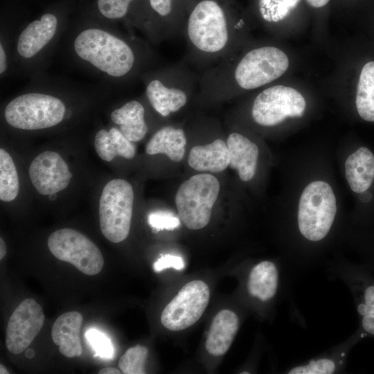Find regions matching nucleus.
<instances>
[{
    "label": "nucleus",
    "mask_w": 374,
    "mask_h": 374,
    "mask_svg": "<svg viewBox=\"0 0 374 374\" xmlns=\"http://www.w3.org/2000/svg\"><path fill=\"white\" fill-rule=\"evenodd\" d=\"M71 46L78 61L109 80L125 79L138 66L139 53L134 44L101 25H85L76 30Z\"/></svg>",
    "instance_id": "obj_1"
},
{
    "label": "nucleus",
    "mask_w": 374,
    "mask_h": 374,
    "mask_svg": "<svg viewBox=\"0 0 374 374\" xmlns=\"http://www.w3.org/2000/svg\"><path fill=\"white\" fill-rule=\"evenodd\" d=\"M337 212L331 186L321 180L312 181L303 189L296 215V232L303 244H323L333 229Z\"/></svg>",
    "instance_id": "obj_2"
},
{
    "label": "nucleus",
    "mask_w": 374,
    "mask_h": 374,
    "mask_svg": "<svg viewBox=\"0 0 374 374\" xmlns=\"http://www.w3.org/2000/svg\"><path fill=\"white\" fill-rule=\"evenodd\" d=\"M186 30L197 52L211 56L225 53L231 37L226 6L222 0H198L188 15Z\"/></svg>",
    "instance_id": "obj_3"
},
{
    "label": "nucleus",
    "mask_w": 374,
    "mask_h": 374,
    "mask_svg": "<svg viewBox=\"0 0 374 374\" xmlns=\"http://www.w3.org/2000/svg\"><path fill=\"white\" fill-rule=\"evenodd\" d=\"M64 101L53 94L42 91L26 92L15 97L6 106L7 123L22 130H39L53 127L65 118Z\"/></svg>",
    "instance_id": "obj_4"
},
{
    "label": "nucleus",
    "mask_w": 374,
    "mask_h": 374,
    "mask_svg": "<svg viewBox=\"0 0 374 374\" xmlns=\"http://www.w3.org/2000/svg\"><path fill=\"white\" fill-rule=\"evenodd\" d=\"M220 190L217 179L207 173L192 176L181 184L175 201L179 218L188 229L198 230L208 224Z\"/></svg>",
    "instance_id": "obj_5"
},
{
    "label": "nucleus",
    "mask_w": 374,
    "mask_h": 374,
    "mask_svg": "<svg viewBox=\"0 0 374 374\" xmlns=\"http://www.w3.org/2000/svg\"><path fill=\"white\" fill-rule=\"evenodd\" d=\"M134 192L127 181L116 179L105 186L99 201L100 230L110 242L118 243L129 235Z\"/></svg>",
    "instance_id": "obj_6"
},
{
    "label": "nucleus",
    "mask_w": 374,
    "mask_h": 374,
    "mask_svg": "<svg viewBox=\"0 0 374 374\" xmlns=\"http://www.w3.org/2000/svg\"><path fill=\"white\" fill-rule=\"evenodd\" d=\"M289 66L286 54L275 46H262L247 52L236 64L233 78L244 90L257 89L283 75Z\"/></svg>",
    "instance_id": "obj_7"
},
{
    "label": "nucleus",
    "mask_w": 374,
    "mask_h": 374,
    "mask_svg": "<svg viewBox=\"0 0 374 374\" xmlns=\"http://www.w3.org/2000/svg\"><path fill=\"white\" fill-rule=\"evenodd\" d=\"M51 253L88 276L99 274L104 259L97 246L80 232L69 228L53 232L47 241Z\"/></svg>",
    "instance_id": "obj_8"
},
{
    "label": "nucleus",
    "mask_w": 374,
    "mask_h": 374,
    "mask_svg": "<svg viewBox=\"0 0 374 374\" xmlns=\"http://www.w3.org/2000/svg\"><path fill=\"white\" fill-rule=\"evenodd\" d=\"M306 102L296 89L283 85L268 87L258 94L252 108L253 121L262 126H274L287 118H301Z\"/></svg>",
    "instance_id": "obj_9"
},
{
    "label": "nucleus",
    "mask_w": 374,
    "mask_h": 374,
    "mask_svg": "<svg viewBox=\"0 0 374 374\" xmlns=\"http://www.w3.org/2000/svg\"><path fill=\"white\" fill-rule=\"evenodd\" d=\"M209 296V288L204 281L195 280L185 284L162 311V325L171 331L191 326L203 314Z\"/></svg>",
    "instance_id": "obj_10"
},
{
    "label": "nucleus",
    "mask_w": 374,
    "mask_h": 374,
    "mask_svg": "<svg viewBox=\"0 0 374 374\" xmlns=\"http://www.w3.org/2000/svg\"><path fill=\"white\" fill-rule=\"evenodd\" d=\"M44 319L42 308L35 300H23L8 320L6 337L8 351L18 355L26 350L40 332Z\"/></svg>",
    "instance_id": "obj_11"
},
{
    "label": "nucleus",
    "mask_w": 374,
    "mask_h": 374,
    "mask_svg": "<svg viewBox=\"0 0 374 374\" xmlns=\"http://www.w3.org/2000/svg\"><path fill=\"white\" fill-rule=\"evenodd\" d=\"M326 266L330 276L347 285L355 296L363 334L374 336V283L362 281L355 266L343 258L334 259Z\"/></svg>",
    "instance_id": "obj_12"
},
{
    "label": "nucleus",
    "mask_w": 374,
    "mask_h": 374,
    "mask_svg": "<svg viewBox=\"0 0 374 374\" xmlns=\"http://www.w3.org/2000/svg\"><path fill=\"white\" fill-rule=\"evenodd\" d=\"M59 17L46 12L26 25L19 33L15 45L18 60L31 62L40 57L57 39L60 33Z\"/></svg>",
    "instance_id": "obj_13"
},
{
    "label": "nucleus",
    "mask_w": 374,
    "mask_h": 374,
    "mask_svg": "<svg viewBox=\"0 0 374 374\" xmlns=\"http://www.w3.org/2000/svg\"><path fill=\"white\" fill-rule=\"evenodd\" d=\"M29 176L39 193L49 195L66 188L70 183L72 174L59 154L45 151L31 162Z\"/></svg>",
    "instance_id": "obj_14"
},
{
    "label": "nucleus",
    "mask_w": 374,
    "mask_h": 374,
    "mask_svg": "<svg viewBox=\"0 0 374 374\" xmlns=\"http://www.w3.org/2000/svg\"><path fill=\"white\" fill-rule=\"evenodd\" d=\"M282 266L270 260H263L253 265L248 273L246 282L249 296L262 304L275 301L282 290L283 277H294L296 275L293 272L283 274L284 271L294 269L291 267L282 269Z\"/></svg>",
    "instance_id": "obj_15"
},
{
    "label": "nucleus",
    "mask_w": 374,
    "mask_h": 374,
    "mask_svg": "<svg viewBox=\"0 0 374 374\" xmlns=\"http://www.w3.org/2000/svg\"><path fill=\"white\" fill-rule=\"evenodd\" d=\"M354 338L328 349L321 354L288 367L287 374H334L343 373Z\"/></svg>",
    "instance_id": "obj_16"
},
{
    "label": "nucleus",
    "mask_w": 374,
    "mask_h": 374,
    "mask_svg": "<svg viewBox=\"0 0 374 374\" xmlns=\"http://www.w3.org/2000/svg\"><path fill=\"white\" fill-rule=\"evenodd\" d=\"M181 86L169 83L161 77H150L145 83V94L154 109L166 117L186 105L188 96Z\"/></svg>",
    "instance_id": "obj_17"
},
{
    "label": "nucleus",
    "mask_w": 374,
    "mask_h": 374,
    "mask_svg": "<svg viewBox=\"0 0 374 374\" xmlns=\"http://www.w3.org/2000/svg\"><path fill=\"white\" fill-rule=\"evenodd\" d=\"M82 315L77 311L65 312L57 317L52 326L51 336L64 356L73 358L81 355L82 349L80 331Z\"/></svg>",
    "instance_id": "obj_18"
},
{
    "label": "nucleus",
    "mask_w": 374,
    "mask_h": 374,
    "mask_svg": "<svg viewBox=\"0 0 374 374\" xmlns=\"http://www.w3.org/2000/svg\"><path fill=\"white\" fill-rule=\"evenodd\" d=\"M226 144L230 156L229 166L238 171L242 181H250L257 166L259 154L257 145L237 132L229 135Z\"/></svg>",
    "instance_id": "obj_19"
},
{
    "label": "nucleus",
    "mask_w": 374,
    "mask_h": 374,
    "mask_svg": "<svg viewBox=\"0 0 374 374\" xmlns=\"http://www.w3.org/2000/svg\"><path fill=\"white\" fill-rule=\"evenodd\" d=\"M240 326L238 316L230 310L220 311L213 319L206 340L207 352L214 356L225 354L229 349Z\"/></svg>",
    "instance_id": "obj_20"
},
{
    "label": "nucleus",
    "mask_w": 374,
    "mask_h": 374,
    "mask_svg": "<svg viewBox=\"0 0 374 374\" xmlns=\"http://www.w3.org/2000/svg\"><path fill=\"white\" fill-rule=\"evenodd\" d=\"M229 162L227 144L220 139L204 145L194 146L188 157L190 167L200 172H220L229 166Z\"/></svg>",
    "instance_id": "obj_21"
},
{
    "label": "nucleus",
    "mask_w": 374,
    "mask_h": 374,
    "mask_svg": "<svg viewBox=\"0 0 374 374\" xmlns=\"http://www.w3.org/2000/svg\"><path fill=\"white\" fill-rule=\"evenodd\" d=\"M345 175L351 190L366 191L374 180V154L365 147L357 149L345 161Z\"/></svg>",
    "instance_id": "obj_22"
},
{
    "label": "nucleus",
    "mask_w": 374,
    "mask_h": 374,
    "mask_svg": "<svg viewBox=\"0 0 374 374\" xmlns=\"http://www.w3.org/2000/svg\"><path fill=\"white\" fill-rule=\"evenodd\" d=\"M144 116L143 105L135 100L125 103L111 114L113 123L119 126L120 131L132 142L142 140L147 134Z\"/></svg>",
    "instance_id": "obj_23"
},
{
    "label": "nucleus",
    "mask_w": 374,
    "mask_h": 374,
    "mask_svg": "<svg viewBox=\"0 0 374 374\" xmlns=\"http://www.w3.org/2000/svg\"><path fill=\"white\" fill-rule=\"evenodd\" d=\"M186 138L182 129L166 126L157 131L145 145L150 155L164 154L170 160L179 162L185 154Z\"/></svg>",
    "instance_id": "obj_24"
},
{
    "label": "nucleus",
    "mask_w": 374,
    "mask_h": 374,
    "mask_svg": "<svg viewBox=\"0 0 374 374\" xmlns=\"http://www.w3.org/2000/svg\"><path fill=\"white\" fill-rule=\"evenodd\" d=\"M94 145L98 155L105 161H111L117 156L130 159L136 154L134 145L116 127L99 130Z\"/></svg>",
    "instance_id": "obj_25"
},
{
    "label": "nucleus",
    "mask_w": 374,
    "mask_h": 374,
    "mask_svg": "<svg viewBox=\"0 0 374 374\" xmlns=\"http://www.w3.org/2000/svg\"><path fill=\"white\" fill-rule=\"evenodd\" d=\"M355 104L363 120L374 122V61L367 62L362 67L357 87Z\"/></svg>",
    "instance_id": "obj_26"
},
{
    "label": "nucleus",
    "mask_w": 374,
    "mask_h": 374,
    "mask_svg": "<svg viewBox=\"0 0 374 374\" xmlns=\"http://www.w3.org/2000/svg\"><path fill=\"white\" fill-rule=\"evenodd\" d=\"M19 190L18 174L10 155L0 149V199L11 202L16 198Z\"/></svg>",
    "instance_id": "obj_27"
},
{
    "label": "nucleus",
    "mask_w": 374,
    "mask_h": 374,
    "mask_svg": "<svg viewBox=\"0 0 374 374\" xmlns=\"http://www.w3.org/2000/svg\"><path fill=\"white\" fill-rule=\"evenodd\" d=\"M301 0H258L262 18L267 22L283 20L298 6Z\"/></svg>",
    "instance_id": "obj_28"
},
{
    "label": "nucleus",
    "mask_w": 374,
    "mask_h": 374,
    "mask_svg": "<svg viewBox=\"0 0 374 374\" xmlns=\"http://www.w3.org/2000/svg\"><path fill=\"white\" fill-rule=\"evenodd\" d=\"M148 350L146 347L136 345L128 348L118 362V366L124 374H144L145 363Z\"/></svg>",
    "instance_id": "obj_29"
},
{
    "label": "nucleus",
    "mask_w": 374,
    "mask_h": 374,
    "mask_svg": "<svg viewBox=\"0 0 374 374\" xmlns=\"http://www.w3.org/2000/svg\"><path fill=\"white\" fill-rule=\"evenodd\" d=\"M135 0H97L100 15L109 20L122 19L127 15L132 3Z\"/></svg>",
    "instance_id": "obj_30"
},
{
    "label": "nucleus",
    "mask_w": 374,
    "mask_h": 374,
    "mask_svg": "<svg viewBox=\"0 0 374 374\" xmlns=\"http://www.w3.org/2000/svg\"><path fill=\"white\" fill-rule=\"evenodd\" d=\"M85 337L90 344L96 355L105 359H112L114 347L111 340L103 332L95 328L88 330Z\"/></svg>",
    "instance_id": "obj_31"
},
{
    "label": "nucleus",
    "mask_w": 374,
    "mask_h": 374,
    "mask_svg": "<svg viewBox=\"0 0 374 374\" xmlns=\"http://www.w3.org/2000/svg\"><path fill=\"white\" fill-rule=\"evenodd\" d=\"M148 222L155 231L174 230L180 224L179 218L172 213L163 211H154L149 214Z\"/></svg>",
    "instance_id": "obj_32"
},
{
    "label": "nucleus",
    "mask_w": 374,
    "mask_h": 374,
    "mask_svg": "<svg viewBox=\"0 0 374 374\" xmlns=\"http://www.w3.org/2000/svg\"><path fill=\"white\" fill-rule=\"evenodd\" d=\"M185 267L183 258L172 254L162 255L153 264V269L159 272L167 268L172 267L177 270H182Z\"/></svg>",
    "instance_id": "obj_33"
},
{
    "label": "nucleus",
    "mask_w": 374,
    "mask_h": 374,
    "mask_svg": "<svg viewBox=\"0 0 374 374\" xmlns=\"http://www.w3.org/2000/svg\"><path fill=\"white\" fill-rule=\"evenodd\" d=\"M152 10L160 18L170 15L173 9V0H148Z\"/></svg>",
    "instance_id": "obj_34"
},
{
    "label": "nucleus",
    "mask_w": 374,
    "mask_h": 374,
    "mask_svg": "<svg viewBox=\"0 0 374 374\" xmlns=\"http://www.w3.org/2000/svg\"><path fill=\"white\" fill-rule=\"evenodd\" d=\"M8 52L2 40L0 43V74L4 75L8 69Z\"/></svg>",
    "instance_id": "obj_35"
},
{
    "label": "nucleus",
    "mask_w": 374,
    "mask_h": 374,
    "mask_svg": "<svg viewBox=\"0 0 374 374\" xmlns=\"http://www.w3.org/2000/svg\"><path fill=\"white\" fill-rule=\"evenodd\" d=\"M330 0H306L307 3L312 7L321 8L326 6Z\"/></svg>",
    "instance_id": "obj_36"
},
{
    "label": "nucleus",
    "mask_w": 374,
    "mask_h": 374,
    "mask_svg": "<svg viewBox=\"0 0 374 374\" xmlns=\"http://www.w3.org/2000/svg\"><path fill=\"white\" fill-rule=\"evenodd\" d=\"M99 374H120L121 371L116 368L105 367L98 371Z\"/></svg>",
    "instance_id": "obj_37"
},
{
    "label": "nucleus",
    "mask_w": 374,
    "mask_h": 374,
    "mask_svg": "<svg viewBox=\"0 0 374 374\" xmlns=\"http://www.w3.org/2000/svg\"><path fill=\"white\" fill-rule=\"evenodd\" d=\"M7 248L4 240L0 238V259L1 260L6 254Z\"/></svg>",
    "instance_id": "obj_38"
},
{
    "label": "nucleus",
    "mask_w": 374,
    "mask_h": 374,
    "mask_svg": "<svg viewBox=\"0 0 374 374\" xmlns=\"http://www.w3.org/2000/svg\"><path fill=\"white\" fill-rule=\"evenodd\" d=\"M25 355L27 358L31 359L34 357L35 353L33 349L29 348L26 350Z\"/></svg>",
    "instance_id": "obj_39"
},
{
    "label": "nucleus",
    "mask_w": 374,
    "mask_h": 374,
    "mask_svg": "<svg viewBox=\"0 0 374 374\" xmlns=\"http://www.w3.org/2000/svg\"><path fill=\"white\" fill-rule=\"evenodd\" d=\"M0 373L1 374H8L9 372L2 364L0 365Z\"/></svg>",
    "instance_id": "obj_40"
},
{
    "label": "nucleus",
    "mask_w": 374,
    "mask_h": 374,
    "mask_svg": "<svg viewBox=\"0 0 374 374\" xmlns=\"http://www.w3.org/2000/svg\"><path fill=\"white\" fill-rule=\"evenodd\" d=\"M48 197H49L50 200H52V201L55 200L56 199V197H57L56 193L49 195Z\"/></svg>",
    "instance_id": "obj_41"
}]
</instances>
